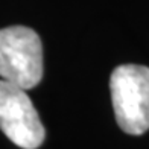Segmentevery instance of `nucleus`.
Listing matches in <instances>:
<instances>
[{
    "label": "nucleus",
    "mask_w": 149,
    "mask_h": 149,
    "mask_svg": "<svg viewBox=\"0 0 149 149\" xmlns=\"http://www.w3.org/2000/svg\"><path fill=\"white\" fill-rule=\"evenodd\" d=\"M111 102L122 131L141 135L149 130V69L123 64L110 78Z\"/></svg>",
    "instance_id": "f257e3e1"
},
{
    "label": "nucleus",
    "mask_w": 149,
    "mask_h": 149,
    "mask_svg": "<svg viewBox=\"0 0 149 149\" xmlns=\"http://www.w3.org/2000/svg\"><path fill=\"white\" fill-rule=\"evenodd\" d=\"M0 76L31 90L43 78V47L38 33L28 26L0 29Z\"/></svg>",
    "instance_id": "f03ea898"
},
{
    "label": "nucleus",
    "mask_w": 149,
    "mask_h": 149,
    "mask_svg": "<svg viewBox=\"0 0 149 149\" xmlns=\"http://www.w3.org/2000/svg\"><path fill=\"white\" fill-rule=\"evenodd\" d=\"M26 91L0 79V130L18 148L37 149L43 145L46 131Z\"/></svg>",
    "instance_id": "7ed1b4c3"
}]
</instances>
